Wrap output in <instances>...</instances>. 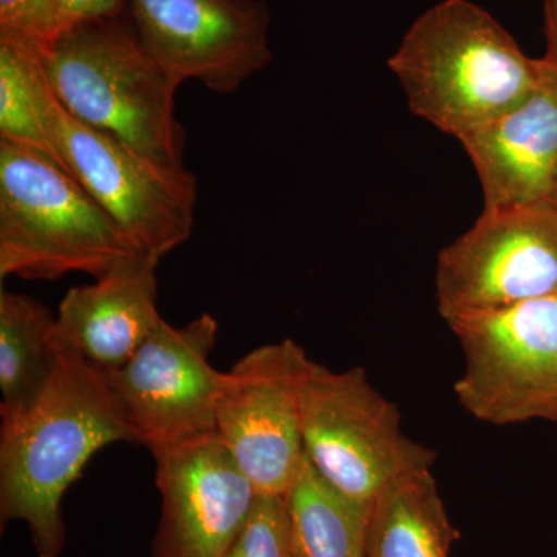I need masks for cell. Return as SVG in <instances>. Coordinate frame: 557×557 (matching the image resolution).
Wrapping results in <instances>:
<instances>
[{
  "instance_id": "cell-19",
  "label": "cell",
  "mask_w": 557,
  "mask_h": 557,
  "mask_svg": "<svg viewBox=\"0 0 557 557\" xmlns=\"http://www.w3.org/2000/svg\"><path fill=\"white\" fill-rule=\"evenodd\" d=\"M225 557H293L284 496L259 494L251 516Z\"/></svg>"
},
{
  "instance_id": "cell-23",
  "label": "cell",
  "mask_w": 557,
  "mask_h": 557,
  "mask_svg": "<svg viewBox=\"0 0 557 557\" xmlns=\"http://www.w3.org/2000/svg\"><path fill=\"white\" fill-rule=\"evenodd\" d=\"M549 203H552L553 208H555L557 211V186L555 193H553L552 199H549Z\"/></svg>"
},
{
  "instance_id": "cell-7",
  "label": "cell",
  "mask_w": 557,
  "mask_h": 557,
  "mask_svg": "<svg viewBox=\"0 0 557 557\" xmlns=\"http://www.w3.org/2000/svg\"><path fill=\"white\" fill-rule=\"evenodd\" d=\"M465 368L454 384L469 416L494 426L557 423V296L448 322Z\"/></svg>"
},
{
  "instance_id": "cell-10",
  "label": "cell",
  "mask_w": 557,
  "mask_h": 557,
  "mask_svg": "<svg viewBox=\"0 0 557 557\" xmlns=\"http://www.w3.org/2000/svg\"><path fill=\"white\" fill-rule=\"evenodd\" d=\"M219 322L203 313L185 327L161 321L129 362L104 373L149 450L215 431L226 372L211 366Z\"/></svg>"
},
{
  "instance_id": "cell-6",
  "label": "cell",
  "mask_w": 557,
  "mask_h": 557,
  "mask_svg": "<svg viewBox=\"0 0 557 557\" xmlns=\"http://www.w3.org/2000/svg\"><path fill=\"white\" fill-rule=\"evenodd\" d=\"M44 121L69 174L150 259L193 236L197 178L185 166H164L108 132L95 129L44 89Z\"/></svg>"
},
{
  "instance_id": "cell-3",
  "label": "cell",
  "mask_w": 557,
  "mask_h": 557,
  "mask_svg": "<svg viewBox=\"0 0 557 557\" xmlns=\"http://www.w3.org/2000/svg\"><path fill=\"white\" fill-rule=\"evenodd\" d=\"M38 57L47 86L73 119L164 166H183L180 86L146 49L129 11L73 25L38 47Z\"/></svg>"
},
{
  "instance_id": "cell-2",
  "label": "cell",
  "mask_w": 557,
  "mask_h": 557,
  "mask_svg": "<svg viewBox=\"0 0 557 557\" xmlns=\"http://www.w3.org/2000/svg\"><path fill=\"white\" fill-rule=\"evenodd\" d=\"M388 69L413 115L461 141L522 104L544 60L527 57L478 3L443 0L410 25Z\"/></svg>"
},
{
  "instance_id": "cell-22",
  "label": "cell",
  "mask_w": 557,
  "mask_h": 557,
  "mask_svg": "<svg viewBox=\"0 0 557 557\" xmlns=\"http://www.w3.org/2000/svg\"><path fill=\"white\" fill-rule=\"evenodd\" d=\"M545 36H547V54L545 60L557 67V0H544Z\"/></svg>"
},
{
  "instance_id": "cell-12",
  "label": "cell",
  "mask_w": 557,
  "mask_h": 557,
  "mask_svg": "<svg viewBox=\"0 0 557 557\" xmlns=\"http://www.w3.org/2000/svg\"><path fill=\"white\" fill-rule=\"evenodd\" d=\"M150 454L161 496L152 557H225L259 493L218 432Z\"/></svg>"
},
{
  "instance_id": "cell-1",
  "label": "cell",
  "mask_w": 557,
  "mask_h": 557,
  "mask_svg": "<svg viewBox=\"0 0 557 557\" xmlns=\"http://www.w3.org/2000/svg\"><path fill=\"white\" fill-rule=\"evenodd\" d=\"M138 443L104 373L72 351L35 405L0 423V523L24 522L38 557H60L67 541L62 498L98 450Z\"/></svg>"
},
{
  "instance_id": "cell-13",
  "label": "cell",
  "mask_w": 557,
  "mask_h": 557,
  "mask_svg": "<svg viewBox=\"0 0 557 557\" xmlns=\"http://www.w3.org/2000/svg\"><path fill=\"white\" fill-rule=\"evenodd\" d=\"M544 60L536 89L507 115L461 139L485 209L549 203L557 186V67Z\"/></svg>"
},
{
  "instance_id": "cell-11",
  "label": "cell",
  "mask_w": 557,
  "mask_h": 557,
  "mask_svg": "<svg viewBox=\"0 0 557 557\" xmlns=\"http://www.w3.org/2000/svg\"><path fill=\"white\" fill-rule=\"evenodd\" d=\"M139 38L182 86L233 94L269 67L270 10L262 0H127Z\"/></svg>"
},
{
  "instance_id": "cell-21",
  "label": "cell",
  "mask_w": 557,
  "mask_h": 557,
  "mask_svg": "<svg viewBox=\"0 0 557 557\" xmlns=\"http://www.w3.org/2000/svg\"><path fill=\"white\" fill-rule=\"evenodd\" d=\"M62 32L91 20L116 16L127 11V0H51Z\"/></svg>"
},
{
  "instance_id": "cell-4",
  "label": "cell",
  "mask_w": 557,
  "mask_h": 557,
  "mask_svg": "<svg viewBox=\"0 0 557 557\" xmlns=\"http://www.w3.org/2000/svg\"><path fill=\"white\" fill-rule=\"evenodd\" d=\"M150 259L97 200L53 161L0 141V277L108 276ZM156 260V259H153Z\"/></svg>"
},
{
  "instance_id": "cell-9",
  "label": "cell",
  "mask_w": 557,
  "mask_h": 557,
  "mask_svg": "<svg viewBox=\"0 0 557 557\" xmlns=\"http://www.w3.org/2000/svg\"><path fill=\"white\" fill-rule=\"evenodd\" d=\"M309 362L304 347L284 339L226 372L215 432L259 494L285 496L306 457L300 391Z\"/></svg>"
},
{
  "instance_id": "cell-16",
  "label": "cell",
  "mask_w": 557,
  "mask_h": 557,
  "mask_svg": "<svg viewBox=\"0 0 557 557\" xmlns=\"http://www.w3.org/2000/svg\"><path fill=\"white\" fill-rule=\"evenodd\" d=\"M284 497L293 557H368L373 502L341 493L307 457Z\"/></svg>"
},
{
  "instance_id": "cell-18",
  "label": "cell",
  "mask_w": 557,
  "mask_h": 557,
  "mask_svg": "<svg viewBox=\"0 0 557 557\" xmlns=\"http://www.w3.org/2000/svg\"><path fill=\"white\" fill-rule=\"evenodd\" d=\"M38 47L0 36V141L35 150L67 172L44 121Z\"/></svg>"
},
{
  "instance_id": "cell-8",
  "label": "cell",
  "mask_w": 557,
  "mask_h": 557,
  "mask_svg": "<svg viewBox=\"0 0 557 557\" xmlns=\"http://www.w3.org/2000/svg\"><path fill=\"white\" fill-rule=\"evenodd\" d=\"M435 289L446 322L557 296L556 209H483L467 233L440 251Z\"/></svg>"
},
{
  "instance_id": "cell-15",
  "label": "cell",
  "mask_w": 557,
  "mask_h": 557,
  "mask_svg": "<svg viewBox=\"0 0 557 557\" xmlns=\"http://www.w3.org/2000/svg\"><path fill=\"white\" fill-rule=\"evenodd\" d=\"M458 537L431 468L399 475L373 500L368 557H449Z\"/></svg>"
},
{
  "instance_id": "cell-20",
  "label": "cell",
  "mask_w": 557,
  "mask_h": 557,
  "mask_svg": "<svg viewBox=\"0 0 557 557\" xmlns=\"http://www.w3.org/2000/svg\"><path fill=\"white\" fill-rule=\"evenodd\" d=\"M62 33L51 0H0V36L46 47Z\"/></svg>"
},
{
  "instance_id": "cell-17",
  "label": "cell",
  "mask_w": 557,
  "mask_h": 557,
  "mask_svg": "<svg viewBox=\"0 0 557 557\" xmlns=\"http://www.w3.org/2000/svg\"><path fill=\"white\" fill-rule=\"evenodd\" d=\"M57 317L39 300L0 293V418L35 405L53 376L60 350L54 344Z\"/></svg>"
},
{
  "instance_id": "cell-14",
  "label": "cell",
  "mask_w": 557,
  "mask_h": 557,
  "mask_svg": "<svg viewBox=\"0 0 557 557\" xmlns=\"http://www.w3.org/2000/svg\"><path fill=\"white\" fill-rule=\"evenodd\" d=\"M159 260L121 265L94 285L69 289L54 325L58 350L78 355L102 373L123 368L159 327Z\"/></svg>"
},
{
  "instance_id": "cell-5",
  "label": "cell",
  "mask_w": 557,
  "mask_h": 557,
  "mask_svg": "<svg viewBox=\"0 0 557 557\" xmlns=\"http://www.w3.org/2000/svg\"><path fill=\"white\" fill-rule=\"evenodd\" d=\"M304 454L330 485L372 504L399 475L432 468L435 453L401 428L391 399L370 383L368 372H335L309 362L300 391Z\"/></svg>"
}]
</instances>
